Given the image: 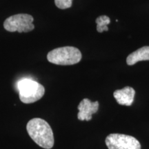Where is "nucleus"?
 I'll return each mask as SVG.
<instances>
[{"mask_svg":"<svg viewBox=\"0 0 149 149\" xmlns=\"http://www.w3.org/2000/svg\"><path fill=\"white\" fill-rule=\"evenodd\" d=\"M26 130L31 138L37 145L45 149L53 148L54 135L48 123L40 118L32 119L28 122Z\"/></svg>","mask_w":149,"mask_h":149,"instance_id":"f257e3e1","label":"nucleus"},{"mask_svg":"<svg viewBox=\"0 0 149 149\" xmlns=\"http://www.w3.org/2000/svg\"><path fill=\"white\" fill-rule=\"evenodd\" d=\"M17 87L20 100L24 104L34 103L40 100L45 93V88L41 84L31 79L19 80Z\"/></svg>","mask_w":149,"mask_h":149,"instance_id":"f03ea898","label":"nucleus"},{"mask_svg":"<svg viewBox=\"0 0 149 149\" xmlns=\"http://www.w3.org/2000/svg\"><path fill=\"white\" fill-rule=\"evenodd\" d=\"M81 57L82 55L78 48L72 46H64L50 51L47 55V59L54 64L68 66L79 63Z\"/></svg>","mask_w":149,"mask_h":149,"instance_id":"7ed1b4c3","label":"nucleus"},{"mask_svg":"<svg viewBox=\"0 0 149 149\" xmlns=\"http://www.w3.org/2000/svg\"><path fill=\"white\" fill-rule=\"evenodd\" d=\"M34 19L29 14H17L9 17L3 22V28L9 32L28 33L35 29Z\"/></svg>","mask_w":149,"mask_h":149,"instance_id":"20e7f679","label":"nucleus"},{"mask_svg":"<svg viewBox=\"0 0 149 149\" xmlns=\"http://www.w3.org/2000/svg\"><path fill=\"white\" fill-rule=\"evenodd\" d=\"M105 141L109 149H141V144L137 139L124 134H110Z\"/></svg>","mask_w":149,"mask_h":149,"instance_id":"39448f33","label":"nucleus"},{"mask_svg":"<svg viewBox=\"0 0 149 149\" xmlns=\"http://www.w3.org/2000/svg\"><path fill=\"white\" fill-rule=\"evenodd\" d=\"M99 105L100 104L97 101L92 102L88 99H84L77 107L79 110V113L77 114L78 120L81 121H90L92 119L93 114L97 112Z\"/></svg>","mask_w":149,"mask_h":149,"instance_id":"423d86ee","label":"nucleus"},{"mask_svg":"<svg viewBox=\"0 0 149 149\" xmlns=\"http://www.w3.org/2000/svg\"><path fill=\"white\" fill-rule=\"evenodd\" d=\"M135 91L132 87L126 86L120 90L115 91L113 95L117 103L120 105L131 106L134 101Z\"/></svg>","mask_w":149,"mask_h":149,"instance_id":"0eeeda50","label":"nucleus"},{"mask_svg":"<svg viewBox=\"0 0 149 149\" xmlns=\"http://www.w3.org/2000/svg\"><path fill=\"white\" fill-rule=\"evenodd\" d=\"M147 60H149V46H144L130 53L126 58V63L132 66L138 61Z\"/></svg>","mask_w":149,"mask_h":149,"instance_id":"6e6552de","label":"nucleus"},{"mask_svg":"<svg viewBox=\"0 0 149 149\" xmlns=\"http://www.w3.org/2000/svg\"><path fill=\"white\" fill-rule=\"evenodd\" d=\"M97 31L99 33H102L104 31H109L108 24L111 23V19L107 15H101L96 19Z\"/></svg>","mask_w":149,"mask_h":149,"instance_id":"1a4fd4ad","label":"nucleus"},{"mask_svg":"<svg viewBox=\"0 0 149 149\" xmlns=\"http://www.w3.org/2000/svg\"><path fill=\"white\" fill-rule=\"evenodd\" d=\"M55 3L57 8L66 9L72 6V0H55Z\"/></svg>","mask_w":149,"mask_h":149,"instance_id":"9d476101","label":"nucleus"}]
</instances>
